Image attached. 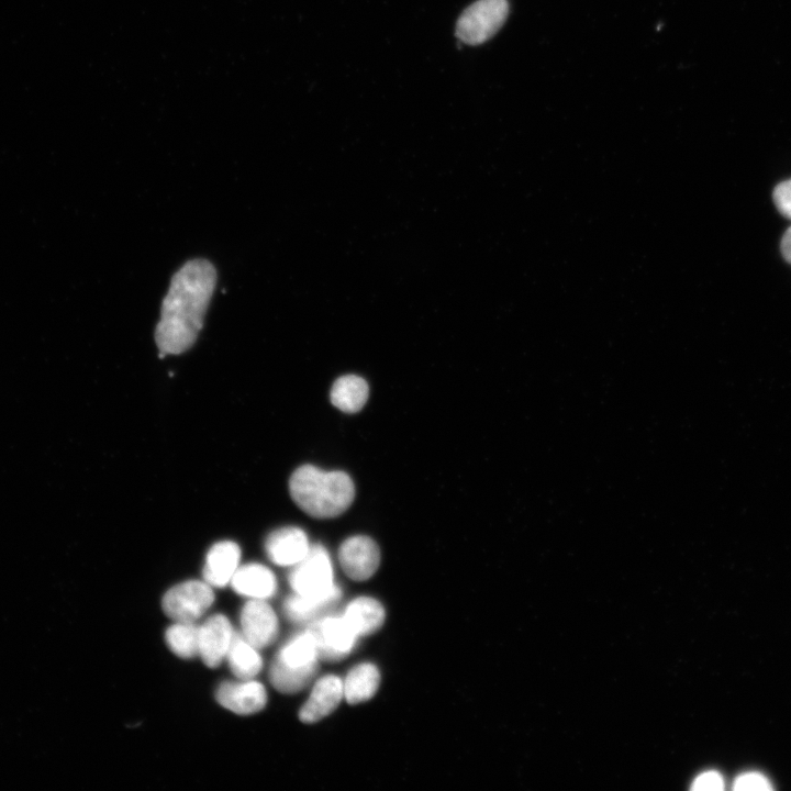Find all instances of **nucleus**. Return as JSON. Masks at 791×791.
<instances>
[{
  "label": "nucleus",
  "instance_id": "obj_1",
  "mask_svg": "<svg viewBox=\"0 0 791 791\" xmlns=\"http://www.w3.org/2000/svg\"><path fill=\"white\" fill-rule=\"evenodd\" d=\"M216 285V270L205 259L187 261L172 276L155 330L159 357L178 355L196 342Z\"/></svg>",
  "mask_w": 791,
  "mask_h": 791
},
{
  "label": "nucleus",
  "instance_id": "obj_2",
  "mask_svg": "<svg viewBox=\"0 0 791 791\" xmlns=\"http://www.w3.org/2000/svg\"><path fill=\"white\" fill-rule=\"evenodd\" d=\"M289 491L303 512L317 519L342 514L355 497V487L347 474L325 471L312 465H303L292 472Z\"/></svg>",
  "mask_w": 791,
  "mask_h": 791
},
{
  "label": "nucleus",
  "instance_id": "obj_3",
  "mask_svg": "<svg viewBox=\"0 0 791 791\" xmlns=\"http://www.w3.org/2000/svg\"><path fill=\"white\" fill-rule=\"evenodd\" d=\"M319 653L309 630L289 639L271 664L269 678L282 693L302 690L313 678L317 668Z\"/></svg>",
  "mask_w": 791,
  "mask_h": 791
},
{
  "label": "nucleus",
  "instance_id": "obj_4",
  "mask_svg": "<svg viewBox=\"0 0 791 791\" xmlns=\"http://www.w3.org/2000/svg\"><path fill=\"white\" fill-rule=\"evenodd\" d=\"M508 13L506 0H478L460 15L456 34L467 44H481L500 30Z\"/></svg>",
  "mask_w": 791,
  "mask_h": 791
},
{
  "label": "nucleus",
  "instance_id": "obj_5",
  "mask_svg": "<svg viewBox=\"0 0 791 791\" xmlns=\"http://www.w3.org/2000/svg\"><path fill=\"white\" fill-rule=\"evenodd\" d=\"M212 587L200 580H188L170 588L163 597L165 614L175 622H194L212 605Z\"/></svg>",
  "mask_w": 791,
  "mask_h": 791
},
{
  "label": "nucleus",
  "instance_id": "obj_6",
  "mask_svg": "<svg viewBox=\"0 0 791 791\" xmlns=\"http://www.w3.org/2000/svg\"><path fill=\"white\" fill-rule=\"evenodd\" d=\"M289 583L300 595H319L331 590L335 583L326 549L319 544L311 545L307 555L292 566Z\"/></svg>",
  "mask_w": 791,
  "mask_h": 791
},
{
  "label": "nucleus",
  "instance_id": "obj_7",
  "mask_svg": "<svg viewBox=\"0 0 791 791\" xmlns=\"http://www.w3.org/2000/svg\"><path fill=\"white\" fill-rule=\"evenodd\" d=\"M309 631L314 637L319 657L338 660L347 656L358 637L344 617L327 616L315 621Z\"/></svg>",
  "mask_w": 791,
  "mask_h": 791
},
{
  "label": "nucleus",
  "instance_id": "obj_8",
  "mask_svg": "<svg viewBox=\"0 0 791 791\" xmlns=\"http://www.w3.org/2000/svg\"><path fill=\"white\" fill-rule=\"evenodd\" d=\"M338 560L350 579L363 581L370 578L378 569L380 553L370 537L356 535L343 542L338 550Z\"/></svg>",
  "mask_w": 791,
  "mask_h": 791
},
{
  "label": "nucleus",
  "instance_id": "obj_9",
  "mask_svg": "<svg viewBox=\"0 0 791 791\" xmlns=\"http://www.w3.org/2000/svg\"><path fill=\"white\" fill-rule=\"evenodd\" d=\"M215 699L219 704L233 713L249 715L264 709L267 692L265 687L254 679L230 680L218 687Z\"/></svg>",
  "mask_w": 791,
  "mask_h": 791
},
{
  "label": "nucleus",
  "instance_id": "obj_10",
  "mask_svg": "<svg viewBox=\"0 0 791 791\" xmlns=\"http://www.w3.org/2000/svg\"><path fill=\"white\" fill-rule=\"evenodd\" d=\"M242 635L256 648L270 645L277 637L278 619L265 600L249 599L241 611Z\"/></svg>",
  "mask_w": 791,
  "mask_h": 791
},
{
  "label": "nucleus",
  "instance_id": "obj_11",
  "mask_svg": "<svg viewBox=\"0 0 791 791\" xmlns=\"http://www.w3.org/2000/svg\"><path fill=\"white\" fill-rule=\"evenodd\" d=\"M234 634L223 614H214L199 626V656L208 667L215 668L226 658Z\"/></svg>",
  "mask_w": 791,
  "mask_h": 791
},
{
  "label": "nucleus",
  "instance_id": "obj_12",
  "mask_svg": "<svg viewBox=\"0 0 791 791\" xmlns=\"http://www.w3.org/2000/svg\"><path fill=\"white\" fill-rule=\"evenodd\" d=\"M310 547L305 532L296 526L275 530L265 541L268 558L282 567L294 566L307 555Z\"/></svg>",
  "mask_w": 791,
  "mask_h": 791
},
{
  "label": "nucleus",
  "instance_id": "obj_13",
  "mask_svg": "<svg viewBox=\"0 0 791 791\" xmlns=\"http://www.w3.org/2000/svg\"><path fill=\"white\" fill-rule=\"evenodd\" d=\"M343 697V681L337 676L322 677L316 681L310 697L300 709V720L308 724L322 720L334 712Z\"/></svg>",
  "mask_w": 791,
  "mask_h": 791
},
{
  "label": "nucleus",
  "instance_id": "obj_14",
  "mask_svg": "<svg viewBox=\"0 0 791 791\" xmlns=\"http://www.w3.org/2000/svg\"><path fill=\"white\" fill-rule=\"evenodd\" d=\"M241 549L232 541L215 543L208 552L203 578L211 587L222 588L231 582L239 567Z\"/></svg>",
  "mask_w": 791,
  "mask_h": 791
},
{
  "label": "nucleus",
  "instance_id": "obj_15",
  "mask_svg": "<svg viewBox=\"0 0 791 791\" xmlns=\"http://www.w3.org/2000/svg\"><path fill=\"white\" fill-rule=\"evenodd\" d=\"M230 583L236 593L249 599L266 600L277 591L272 571L256 562L238 567Z\"/></svg>",
  "mask_w": 791,
  "mask_h": 791
},
{
  "label": "nucleus",
  "instance_id": "obj_16",
  "mask_svg": "<svg viewBox=\"0 0 791 791\" xmlns=\"http://www.w3.org/2000/svg\"><path fill=\"white\" fill-rule=\"evenodd\" d=\"M385 609L370 597L353 600L344 612V620L357 636H367L378 631L385 622Z\"/></svg>",
  "mask_w": 791,
  "mask_h": 791
},
{
  "label": "nucleus",
  "instance_id": "obj_17",
  "mask_svg": "<svg viewBox=\"0 0 791 791\" xmlns=\"http://www.w3.org/2000/svg\"><path fill=\"white\" fill-rule=\"evenodd\" d=\"M339 597L341 589L336 584L327 592L319 595H300L294 593L285 601L283 610L291 621L307 622L332 606Z\"/></svg>",
  "mask_w": 791,
  "mask_h": 791
},
{
  "label": "nucleus",
  "instance_id": "obj_18",
  "mask_svg": "<svg viewBox=\"0 0 791 791\" xmlns=\"http://www.w3.org/2000/svg\"><path fill=\"white\" fill-rule=\"evenodd\" d=\"M379 683L378 668L370 662L359 664L349 670L343 682L344 698L349 704L365 702L376 693Z\"/></svg>",
  "mask_w": 791,
  "mask_h": 791
},
{
  "label": "nucleus",
  "instance_id": "obj_19",
  "mask_svg": "<svg viewBox=\"0 0 791 791\" xmlns=\"http://www.w3.org/2000/svg\"><path fill=\"white\" fill-rule=\"evenodd\" d=\"M367 382L355 375L339 377L332 386L330 399L332 404L346 413H355L363 409L368 399Z\"/></svg>",
  "mask_w": 791,
  "mask_h": 791
},
{
  "label": "nucleus",
  "instance_id": "obj_20",
  "mask_svg": "<svg viewBox=\"0 0 791 791\" xmlns=\"http://www.w3.org/2000/svg\"><path fill=\"white\" fill-rule=\"evenodd\" d=\"M226 659L231 671L238 679H253L263 667L261 656L242 634H234Z\"/></svg>",
  "mask_w": 791,
  "mask_h": 791
},
{
  "label": "nucleus",
  "instance_id": "obj_21",
  "mask_svg": "<svg viewBox=\"0 0 791 791\" xmlns=\"http://www.w3.org/2000/svg\"><path fill=\"white\" fill-rule=\"evenodd\" d=\"M168 648L183 659L199 655V627L193 622H175L166 633Z\"/></svg>",
  "mask_w": 791,
  "mask_h": 791
},
{
  "label": "nucleus",
  "instance_id": "obj_22",
  "mask_svg": "<svg viewBox=\"0 0 791 791\" xmlns=\"http://www.w3.org/2000/svg\"><path fill=\"white\" fill-rule=\"evenodd\" d=\"M733 789L735 791H770L773 788L766 776L749 771L736 777Z\"/></svg>",
  "mask_w": 791,
  "mask_h": 791
},
{
  "label": "nucleus",
  "instance_id": "obj_23",
  "mask_svg": "<svg viewBox=\"0 0 791 791\" xmlns=\"http://www.w3.org/2000/svg\"><path fill=\"white\" fill-rule=\"evenodd\" d=\"M772 197L779 212L791 220V179L777 185Z\"/></svg>",
  "mask_w": 791,
  "mask_h": 791
},
{
  "label": "nucleus",
  "instance_id": "obj_24",
  "mask_svg": "<svg viewBox=\"0 0 791 791\" xmlns=\"http://www.w3.org/2000/svg\"><path fill=\"white\" fill-rule=\"evenodd\" d=\"M691 789L695 791H722L724 789V780L717 771H705L694 779Z\"/></svg>",
  "mask_w": 791,
  "mask_h": 791
},
{
  "label": "nucleus",
  "instance_id": "obj_25",
  "mask_svg": "<svg viewBox=\"0 0 791 791\" xmlns=\"http://www.w3.org/2000/svg\"><path fill=\"white\" fill-rule=\"evenodd\" d=\"M781 253L784 259L791 264V226L788 227L781 238Z\"/></svg>",
  "mask_w": 791,
  "mask_h": 791
}]
</instances>
